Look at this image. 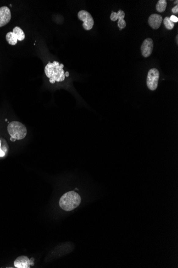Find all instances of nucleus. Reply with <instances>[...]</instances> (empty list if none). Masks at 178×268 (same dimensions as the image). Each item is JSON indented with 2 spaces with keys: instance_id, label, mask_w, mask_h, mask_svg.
<instances>
[{
  "instance_id": "14",
  "label": "nucleus",
  "mask_w": 178,
  "mask_h": 268,
  "mask_svg": "<svg viewBox=\"0 0 178 268\" xmlns=\"http://www.w3.org/2000/svg\"><path fill=\"white\" fill-rule=\"evenodd\" d=\"M118 28L122 30L123 28H125L126 26V23L124 19H120V20H118Z\"/></svg>"
},
{
  "instance_id": "9",
  "label": "nucleus",
  "mask_w": 178,
  "mask_h": 268,
  "mask_svg": "<svg viewBox=\"0 0 178 268\" xmlns=\"http://www.w3.org/2000/svg\"><path fill=\"white\" fill-rule=\"evenodd\" d=\"M14 265L17 268H30L31 264V261L27 256H21L15 260Z\"/></svg>"
},
{
  "instance_id": "3",
  "label": "nucleus",
  "mask_w": 178,
  "mask_h": 268,
  "mask_svg": "<svg viewBox=\"0 0 178 268\" xmlns=\"http://www.w3.org/2000/svg\"><path fill=\"white\" fill-rule=\"evenodd\" d=\"M8 131L11 137L16 140L23 139L27 134V129L25 126L17 121H13L9 124Z\"/></svg>"
},
{
  "instance_id": "15",
  "label": "nucleus",
  "mask_w": 178,
  "mask_h": 268,
  "mask_svg": "<svg viewBox=\"0 0 178 268\" xmlns=\"http://www.w3.org/2000/svg\"><path fill=\"white\" fill-rule=\"evenodd\" d=\"M117 13H118V20L124 19V17H125V13H124L123 11L122 10H119Z\"/></svg>"
},
{
  "instance_id": "25",
  "label": "nucleus",
  "mask_w": 178,
  "mask_h": 268,
  "mask_svg": "<svg viewBox=\"0 0 178 268\" xmlns=\"http://www.w3.org/2000/svg\"><path fill=\"white\" fill-rule=\"evenodd\" d=\"M5 122H7V121H8V119H5Z\"/></svg>"
},
{
  "instance_id": "4",
  "label": "nucleus",
  "mask_w": 178,
  "mask_h": 268,
  "mask_svg": "<svg viewBox=\"0 0 178 268\" xmlns=\"http://www.w3.org/2000/svg\"><path fill=\"white\" fill-rule=\"evenodd\" d=\"M159 78V71L156 68L149 70L147 78V86L149 89L154 91L158 86Z\"/></svg>"
},
{
  "instance_id": "11",
  "label": "nucleus",
  "mask_w": 178,
  "mask_h": 268,
  "mask_svg": "<svg viewBox=\"0 0 178 268\" xmlns=\"http://www.w3.org/2000/svg\"><path fill=\"white\" fill-rule=\"evenodd\" d=\"M13 33H15V35L17 36L18 41H23L25 39V35L23 31L22 30L21 28H19L18 26H16L13 29Z\"/></svg>"
},
{
  "instance_id": "13",
  "label": "nucleus",
  "mask_w": 178,
  "mask_h": 268,
  "mask_svg": "<svg viewBox=\"0 0 178 268\" xmlns=\"http://www.w3.org/2000/svg\"><path fill=\"white\" fill-rule=\"evenodd\" d=\"M163 23L166 28L169 30H172L174 27V23L171 21L170 17H166L163 20Z\"/></svg>"
},
{
  "instance_id": "26",
  "label": "nucleus",
  "mask_w": 178,
  "mask_h": 268,
  "mask_svg": "<svg viewBox=\"0 0 178 268\" xmlns=\"http://www.w3.org/2000/svg\"><path fill=\"white\" fill-rule=\"evenodd\" d=\"M1 142H0V148H1Z\"/></svg>"
},
{
  "instance_id": "19",
  "label": "nucleus",
  "mask_w": 178,
  "mask_h": 268,
  "mask_svg": "<svg viewBox=\"0 0 178 268\" xmlns=\"http://www.w3.org/2000/svg\"><path fill=\"white\" fill-rule=\"evenodd\" d=\"M5 155V152L0 148V157H3Z\"/></svg>"
},
{
  "instance_id": "1",
  "label": "nucleus",
  "mask_w": 178,
  "mask_h": 268,
  "mask_svg": "<svg viewBox=\"0 0 178 268\" xmlns=\"http://www.w3.org/2000/svg\"><path fill=\"white\" fill-rule=\"evenodd\" d=\"M81 202V198L80 195L74 191H69L61 197L59 206L64 210L70 211L78 207Z\"/></svg>"
},
{
  "instance_id": "8",
  "label": "nucleus",
  "mask_w": 178,
  "mask_h": 268,
  "mask_svg": "<svg viewBox=\"0 0 178 268\" xmlns=\"http://www.w3.org/2000/svg\"><path fill=\"white\" fill-rule=\"evenodd\" d=\"M162 21L163 18L161 15L156 13L152 14L149 17V25L153 29L157 30L160 28Z\"/></svg>"
},
{
  "instance_id": "12",
  "label": "nucleus",
  "mask_w": 178,
  "mask_h": 268,
  "mask_svg": "<svg viewBox=\"0 0 178 268\" xmlns=\"http://www.w3.org/2000/svg\"><path fill=\"white\" fill-rule=\"evenodd\" d=\"M167 1L166 0H159L156 4V10L159 13H163L166 9Z\"/></svg>"
},
{
  "instance_id": "2",
  "label": "nucleus",
  "mask_w": 178,
  "mask_h": 268,
  "mask_svg": "<svg viewBox=\"0 0 178 268\" xmlns=\"http://www.w3.org/2000/svg\"><path fill=\"white\" fill-rule=\"evenodd\" d=\"M64 66L63 64H60L58 62L54 61L53 63L49 62L45 67L44 72L48 78L57 82H61L65 79Z\"/></svg>"
},
{
  "instance_id": "7",
  "label": "nucleus",
  "mask_w": 178,
  "mask_h": 268,
  "mask_svg": "<svg viewBox=\"0 0 178 268\" xmlns=\"http://www.w3.org/2000/svg\"><path fill=\"white\" fill-rule=\"evenodd\" d=\"M11 14L10 9L6 6L0 8V28L6 25L10 21Z\"/></svg>"
},
{
  "instance_id": "23",
  "label": "nucleus",
  "mask_w": 178,
  "mask_h": 268,
  "mask_svg": "<svg viewBox=\"0 0 178 268\" xmlns=\"http://www.w3.org/2000/svg\"><path fill=\"white\" fill-rule=\"evenodd\" d=\"M178 36H176V43H177V44H178Z\"/></svg>"
},
{
  "instance_id": "24",
  "label": "nucleus",
  "mask_w": 178,
  "mask_h": 268,
  "mask_svg": "<svg viewBox=\"0 0 178 268\" xmlns=\"http://www.w3.org/2000/svg\"><path fill=\"white\" fill-rule=\"evenodd\" d=\"M178 1H177V0H176V2H174V4H175V3H176V4H178Z\"/></svg>"
},
{
  "instance_id": "22",
  "label": "nucleus",
  "mask_w": 178,
  "mask_h": 268,
  "mask_svg": "<svg viewBox=\"0 0 178 268\" xmlns=\"http://www.w3.org/2000/svg\"><path fill=\"white\" fill-rule=\"evenodd\" d=\"M65 77H68V76H69V72H68V71L65 72Z\"/></svg>"
},
{
  "instance_id": "17",
  "label": "nucleus",
  "mask_w": 178,
  "mask_h": 268,
  "mask_svg": "<svg viewBox=\"0 0 178 268\" xmlns=\"http://www.w3.org/2000/svg\"><path fill=\"white\" fill-rule=\"evenodd\" d=\"M170 21H172V22H173V23H177L178 21V17L176 16H174V15H172V16L170 17Z\"/></svg>"
},
{
  "instance_id": "20",
  "label": "nucleus",
  "mask_w": 178,
  "mask_h": 268,
  "mask_svg": "<svg viewBox=\"0 0 178 268\" xmlns=\"http://www.w3.org/2000/svg\"><path fill=\"white\" fill-rule=\"evenodd\" d=\"M49 81H50V83H51V84H55V82H56L55 80H53V79H50Z\"/></svg>"
},
{
  "instance_id": "16",
  "label": "nucleus",
  "mask_w": 178,
  "mask_h": 268,
  "mask_svg": "<svg viewBox=\"0 0 178 268\" xmlns=\"http://www.w3.org/2000/svg\"><path fill=\"white\" fill-rule=\"evenodd\" d=\"M111 19L112 21H116L118 20V16L117 13L112 11V13L111 15Z\"/></svg>"
},
{
  "instance_id": "18",
  "label": "nucleus",
  "mask_w": 178,
  "mask_h": 268,
  "mask_svg": "<svg viewBox=\"0 0 178 268\" xmlns=\"http://www.w3.org/2000/svg\"><path fill=\"white\" fill-rule=\"evenodd\" d=\"M172 12L173 13H178V5H176L174 6V8L172 9Z\"/></svg>"
},
{
  "instance_id": "6",
  "label": "nucleus",
  "mask_w": 178,
  "mask_h": 268,
  "mask_svg": "<svg viewBox=\"0 0 178 268\" xmlns=\"http://www.w3.org/2000/svg\"><path fill=\"white\" fill-rule=\"evenodd\" d=\"M154 48V43L151 39H146L141 46V51L143 56L144 57H148L151 56L153 52Z\"/></svg>"
},
{
  "instance_id": "10",
  "label": "nucleus",
  "mask_w": 178,
  "mask_h": 268,
  "mask_svg": "<svg viewBox=\"0 0 178 268\" xmlns=\"http://www.w3.org/2000/svg\"><path fill=\"white\" fill-rule=\"evenodd\" d=\"M6 40L7 42H8L9 44L15 46L17 44L18 42V39L14 33L13 32H9L6 34Z\"/></svg>"
},
{
  "instance_id": "5",
  "label": "nucleus",
  "mask_w": 178,
  "mask_h": 268,
  "mask_svg": "<svg viewBox=\"0 0 178 268\" xmlns=\"http://www.w3.org/2000/svg\"><path fill=\"white\" fill-rule=\"evenodd\" d=\"M78 16L80 21H83L82 26L84 30L89 31L92 29L94 25V20L88 11H80L78 13Z\"/></svg>"
},
{
  "instance_id": "21",
  "label": "nucleus",
  "mask_w": 178,
  "mask_h": 268,
  "mask_svg": "<svg viewBox=\"0 0 178 268\" xmlns=\"http://www.w3.org/2000/svg\"><path fill=\"white\" fill-rule=\"evenodd\" d=\"M10 140L11 141V142H15V141L16 140V139H15L14 138L11 137Z\"/></svg>"
}]
</instances>
